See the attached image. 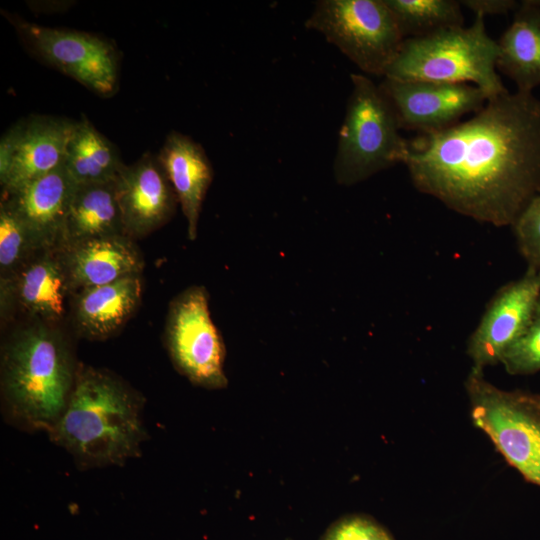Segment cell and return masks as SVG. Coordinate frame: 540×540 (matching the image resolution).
<instances>
[{"label":"cell","instance_id":"10","mask_svg":"<svg viewBox=\"0 0 540 540\" xmlns=\"http://www.w3.org/2000/svg\"><path fill=\"white\" fill-rule=\"evenodd\" d=\"M75 121L49 115L21 119L0 141V183L12 193L64 163Z\"/></svg>","mask_w":540,"mask_h":540},{"label":"cell","instance_id":"3","mask_svg":"<svg viewBox=\"0 0 540 540\" xmlns=\"http://www.w3.org/2000/svg\"><path fill=\"white\" fill-rule=\"evenodd\" d=\"M77 371L68 344L52 327L16 332L1 358L6 417L24 430L49 432L66 409Z\"/></svg>","mask_w":540,"mask_h":540},{"label":"cell","instance_id":"2","mask_svg":"<svg viewBox=\"0 0 540 540\" xmlns=\"http://www.w3.org/2000/svg\"><path fill=\"white\" fill-rule=\"evenodd\" d=\"M143 406L142 395L115 374L80 367L49 438L72 455L80 469L123 465L141 455L147 439Z\"/></svg>","mask_w":540,"mask_h":540},{"label":"cell","instance_id":"24","mask_svg":"<svg viewBox=\"0 0 540 540\" xmlns=\"http://www.w3.org/2000/svg\"><path fill=\"white\" fill-rule=\"evenodd\" d=\"M511 375L540 371V301L524 332L509 346L501 361Z\"/></svg>","mask_w":540,"mask_h":540},{"label":"cell","instance_id":"28","mask_svg":"<svg viewBox=\"0 0 540 540\" xmlns=\"http://www.w3.org/2000/svg\"><path fill=\"white\" fill-rule=\"evenodd\" d=\"M538 196L540 197V194Z\"/></svg>","mask_w":540,"mask_h":540},{"label":"cell","instance_id":"7","mask_svg":"<svg viewBox=\"0 0 540 540\" xmlns=\"http://www.w3.org/2000/svg\"><path fill=\"white\" fill-rule=\"evenodd\" d=\"M305 26L366 74L383 77L405 40L385 0H321Z\"/></svg>","mask_w":540,"mask_h":540},{"label":"cell","instance_id":"23","mask_svg":"<svg viewBox=\"0 0 540 540\" xmlns=\"http://www.w3.org/2000/svg\"><path fill=\"white\" fill-rule=\"evenodd\" d=\"M27 229L11 206L0 205V268L2 278L14 275L38 252Z\"/></svg>","mask_w":540,"mask_h":540},{"label":"cell","instance_id":"5","mask_svg":"<svg viewBox=\"0 0 540 540\" xmlns=\"http://www.w3.org/2000/svg\"><path fill=\"white\" fill-rule=\"evenodd\" d=\"M350 78L352 90L333 162L335 180L345 186L403 164L409 144L401 135L396 111L380 85L362 74L352 73Z\"/></svg>","mask_w":540,"mask_h":540},{"label":"cell","instance_id":"1","mask_svg":"<svg viewBox=\"0 0 540 540\" xmlns=\"http://www.w3.org/2000/svg\"><path fill=\"white\" fill-rule=\"evenodd\" d=\"M403 164L420 192L477 222L512 227L540 194V100L516 90L466 120L409 141Z\"/></svg>","mask_w":540,"mask_h":540},{"label":"cell","instance_id":"18","mask_svg":"<svg viewBox=\"0 0 540 540\" xmlns=\"http://www.w3.org/2000/svg\"><path fill=\"white\" fill-rule=\"evenodd\" d=\"M142 295L140 275L78 291L74 320L89 339H105L118 332L137 309Z\"/></svg>","mask_w":540,"mask_h":540},{"label":"cell","instance_id":"15","mask_svg":"<svg viewBox=\"0 0 540 540\" xmlns=\"http://www.w3.org/2000/svg\"><path fill=\"white\" fill-rule=\"evenodd\" d=\"M72 291L59 249L40 250L11 277L1 278V303L14 301L45 323L59 321Z\"/></svg>","mask_w":540,"mask_h":540},{"label":"cell","instance_id":"6","mask_svg":"<svg viewBox=\"0 0 540 540\" xmlns=\"http://www.w3.org/2000/svg\"><path fill=\"white\" fill-rule=\"evenodd\" d=\"M473 424L509 465L540 487V395L504 390L471 368L465 381Z\"/></svg>","mask_w":540,"mask_h":540},{"label":"cell","instance_id":"21","mask_svg":"<svg viewBox=\"0 0 540 540\" xmlns=\"http://www.w3.org/2000/svg\"><path fill=\"white\" fill-rule=\"evenodd\" d=\"M63 164L76 185L114 181L125 165L116 146L86 116L74 123Z\"/></svg>","mask_w":540,"mask_h":540},{"label":"cell","instance_id":"8","mask_svg":"<svg viewBox=\"0 0 540 540\" xmlns=\"http://www.w3.org/2000/svg\"><path fill=\"white\" fill-rule=\"evenodd\" d=\"M165 345L178 372L191 383L207 389L226 387L225 346L209 311L203 286H191L170 303Z\"/></svg>","mask_w":540,"mask_h":540},{"label":"cell","instance_id":"14","mask_svg":"<svg viewBox=\"0 0 540 540\" xmlns=\"http://www.w3.org/2000/svg\"><path fill=\"white\" fill-rule=\"evenodd\" d=\"M76 184L64 164L12 193H2L37 250L59 249Z\"/></svg>","mask_w":540,"mask_h":540},{"label":"cell","instance_id":"13","mask_svg":"<svg viewBox=\"0 0 540 540\" xmlns=\"http://www.w3.org/2000/svg\"><path fill=\"white\" fill-rule=\"evenodd\" d=\"M115 193L124 233L144 237L168 222L178 198L157 155L147 152L124 165L115 179Z\"/></svg>","mask_w":540,"mask_h":540},{"label":"cell","instance_id":"20","mask_svg":"<svg viewBox=\"0 0 540 540\" xmlns=\"http://www.w3.org/2000/svg\"><path fill=\"white\" fill-rule=\"evenodd\" d=\"M116 235L125 233L115 193V180L76 185L59 249L91 239Z\"/></svg>","mask_w":540,"mask_h":540},{"label":"cell","instance_id":"16","mask_svg":"<svg viewBox=\"0 0 540 540\" xmlns=\"http://www.w3.org/2000/svg\"><path fill=\"white\" fill-rule=\"evenodd\" d=\"M132 240L126 235L107 236L59 249L72 291L140 275L143 259Z\"/></svg>","mask_w":540,"mask_h":540},{"label":"cell","instance_id":"26","mask_svg":"<svg viewBox=\"0 0 540 540\" xmlns=\"http://www.w3.org/2000/svg\"><path fill=\"white\" fill-rule=\"evenodd\" d=\"M321 540H395L373 518L366 515H348L333 523Z\"/></svg>","mask_w":540,"mask_h":540},{"label":"cell","instance_id":"25","mask_svg":"<svg viewBox=\"0 0 540 540\" xmlns=\"http://www.w3.org/2000/svg\"><path fill=\"white\" fill-rule=\"evenodd\" d=\"M528 267L540 271V197L537 196L512 226Z\"/></svg>","mask_w":540,"mask_h":540},{"label":"cell","instance_id":"17","mask_svg":"<svg viewBox=\"0 0 540 540\" xmlns=\"http://www.w3.org/2000/svg\"><path fill=\"white\" fill-rule=\"evenodd\" d=\"M157 158L181 205L188 238L195 240L202 204L213 180V168L206 152L190 136L171 131Z\"/></svg>","mask_w":540,"mask_h":540},{"label":"cell","instance_id":"9","mask_svg":"<svg viewBox=\"0 0 540 540\" xmlns=\"http://www.w3.org/2000/svg\"><path fill=\"white\" fill-rule=\"evenodd\" d=\"M21 40L39 59L90 91L111 96L117 90L119 60L107 40L83 31L53 28L11 18Z\"/></svg>","mask_w":540,"mask_h":540},{"label":"cell","instance_id":"27","mask_svg":"<svg viewBox=\"0 0 540 540\" xmlns=\"http://www.w3.org/2000/svg\"><path fill=\"white\" fill-rule=\"evenodd\" d=\"M461 6L472 11L475 16L481 15H502L515 10L519 6V2L515 0H462L459 1Z\"/></svg>","mask_w":540,"mask_h":540},{"label":"cell","instance_id":"4","mask_svg":"<svg viewBox=\"0 0 540 540\" xmlns=\"http://www.w3.org/2000/svg\"><path fill=\"white\" fill-rule=\"evenodd\" d=\"M497 58L498 43L488 35L485 17L476 15L468 27L405 39L384 78L470 84L491 99L508 91L497 72Z\"/></svg>","mask_w":540,"mask_h":540},{"label":"cell","instance_id":"11","mask_svg":"<svg viewBox=\"0 0 540 540\" xmlns=\"http://www.w3.org/2000/svg\"><path fill=\"white\" fill-rule=\"evenodd\" d=\"M391 101L402 129L430 134L447 129L474 114L488 100L470 84L405 81L384 78L379 84Z\"/></svg>","mask_w":540,"mask_h":540},{"label":"cell","instance_id":"12","mask_svg":"<svg viewBox=\"0 0 540 540\" xmlns=\"http://www.w3.org/2000/svg\"><path fill=\"white\" fill-rule=\"evenodd\" d=\"M540 301V271L527 267L503 285L488 303L467 344L472 368L500 363L509 346L524 332Z\"/></svg>","mask_w":540,"mask_h":540},{"label":"cell","instance_id":"19","mask_svg":"<svg viewBox=\"0 0 540 540\" xmlns=\"http://www.w3.org/2000/svg\"><path fill=\"white\" fill-rule=\"evenodd\" d=\"M498 43L497 70L519 91L540 85V0H523Z\"/></svg>","mask_w":540,"mask_h":540},{"label":"cell","instance_id":"22","mask_svg":"<svg viewBox=\"0 0 540 540\" xmlns=\"http://www.w3.org/2000/svg\"><path fill=\"white\" fill-rule=\"evenodd\" d=\"M405 39L463 26L464 15L456 0H385Z\"/></svg>","mask_w":540,"mask_h":540}]
</instances>
